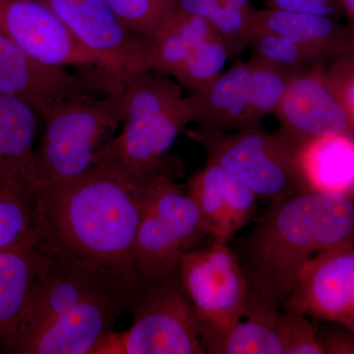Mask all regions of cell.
<instances>
[{
    "label": "cell",
    "instance_id": "5bb4252c",
    "mask_svg": "<svg viewBox=\"0 0 354 354\" xmlns=\"http://www.w3.org/2000/svg\"><path fill=\"white\" fill-rule=\"evenodd\" d=\"M274 115L279 129L299 144L327 135H354L323 64L291 79Z\"/></svg>",
    "mask_w": 354,
    "mask_h": 354
},
{
    "label": "cell",
    "instance_id": "3957f363",
    "mask_svg": "<svg viewBox=\"0 0 354 354\" xmlns=\"http://www.w3.org/2000/svg\"><path fill=\"white\" fill-rule=\"evenodd\" d=\"M44 254L43 271L26 301L12 348L36 332L69 346L91 341L111 329L129 308L136 281L132 277Z\"/></svg>",
    "mask_w": 354,
    "mask_h": 354
},
{
    "label": "cell",
    "instance_id": "5b68a950",
    "mask_svg": "<svg viewBox=\"0 0 354 354\" xmlns=\"http://www.w3.org/2000/svg\"><path fill=\"white\" fill-rule=\"evenodd\" d=\"M125 106L124 84L104 95L72 97L46 113L35 149L37 188L76 178L97 167L124 121Z\"/></svg>",
    "mask_w": 354,
    "mask_h": 354
},
{
    "label": "cell",
    "instance_id": "4fadbf2b",
    "mask_svg": "<svg viewBox=\"0 0 354 354\" xmlns=\"http://www.w3.org/2000/svg\"><path fill=\"white\" fill-rule=\"evenodd\" d=\"M283 307L339 324L354 334V244L312 258Z\"/></svg>",
    "mask_w": 354,
    "mask_h": 354
},
{
    "label": "cell",
    "instance_id": "8992f818",
    "mask_svg": "<svg viewBox=\"0 0 354 354\" xmlns=\"http://www.w3.org/2000/svg\"><path fill=\"white\" fill-rule=\"evenodd\" d=\"M132 325L109 333L92 354H203L199 322L178 269L141 283L131 310Z\"/></svg>",
    "mask_w": 354,
    "mask_h": 354
},
{
    "label": "cell",
    "instance_id": "44dd1931",
    "mask_svg": "<svg viewBox=\"0 0 354 354\" xmlns=\"http://www.w3.org/2000/svg\"><path fill=\"white\" fill-rule=\"evenodd\" d=\"M279 309L252 290L245 318L207 346L211 354H286L278 328Z\"/></svg>",
    "mask_w": 354,
    "mask_h": 354
},
{
    "label": "cell",
    "instance_id": "9a60e30c",
    "mask_svg": "<svg viewBox=\"0 0 354 354\" xmlns=\"http://www.w3.org/2000/svg\"><path fill=\"white\" fill-rule=\"evenodd\" d=\"M41 123L32 106L0 95V186L32 197L37 189L35 141Z\"/></svg>",
    "mask_w": 354,
    "mask_h": 354
},
{
    "label": "cell",
    "instance_id": "8fae6325",
    "mask_svg": "<svg viewBox=\"0 0 354 354\" xmlns=\"http://www.w3.org/2000/svg\"><path fill=\"white\" fill-rule=\"evenodd\" d=\"M57 14L75 38L122 83L150 70L149 39L123 25L108 0H41ZM152 71V70H151Z\"/></svg>",
    "mask_w": 354,
    "mask_h": 354
},
{
    "label": "cell",
    "instance_id": "1f68e13d",
    "mask_svg": "<svg viewBox=\"0 0 354 354\" xmlns=\"http://www.w3.org/2000/svg\"><path fill=\"white\" fill-rule=\"evenodd\" d=\"M268 7L325 16L333 19H337L344 14L341 0H268Z\"/></svg>",
    "mask_w": 354,
    "mask_h": 354
},
{
    "label": "cell",
    "instance_id": "e575fe53",
    "mask_svg": "<svg viewBox=\"0 0 354 354\" xmlns=\"http://www.w3.org/2000/svg\"><path fill=\"white\" fill-rule=\"evenodd\" d=\"M351 50H353V51H354V35H353V41H351Z\"/></svg>",
    "mask_w": 354,
    "mask_h": 354
},
{
    "label": "cell",
    "instance_id": "d6a6232c",
    "mask_svg": "<svg viewBox=\"0 0 354 354\" xmlns=\"http://www.w3.org/2000/svg\"><path fill=\"white\" fill-rule=\"evenodd\" d=\"M324 354H354V334L341 329H328L318 335Z\"/></svg>",
    "mask_w": 354,
    "mask_h": 354
},
{
    "label": "cell",
    "instance_id": "30bf717a",
    "mask_svg": "<svg viewBox=\"0 0 354 354\" xmlns=\"http://www.w3.org/2000/svg\"><path fill=\"white\" fill-rule=\"evenodd\" d=\"M124 87L104 71L69 72L41 64L0 32V95L22 100L43 118L55 104Z\"/></svg>",
    "mask_w": 354,
    "mask_h": 354
},
{
    "label": "cell",
    "instance_id": "9c48e42d",
    "mask_svg": "<svg viewBox=\"0 0 354 354\" xmlns=\"http://www.w3.org/2000/svg\"><path fill=\"white\" fill-rule=\"evenodd\" d=\"M178 271L206 348L245 318L252 286L228 242L213 241L205 248L186 251L179 259Z\"/></svg>",
    "mask_w": 354,
    "mask_h": 354
},
{
    "label": "cell",
    "instance_id": "7c38bea8",
    "mask_svg": "<svg viewBox=\"0 0 354 354\" xmlns=\"http://www.w3.org/2000/svg\"><path fill=\"white\" fill-rule=\"evenodd\" d=\"M0 32L41 64L106 72L41 0H0Z\"/></svg>",
    "mask_w": 354,
    "mask_h": 354
},
{
    "label": "cell",
    "instance_id": "ffe728a7",
    "mask_svg": "<svg viewBox=\"0 0 354 354\" xmlns=\"http://www.w3.org/2000/svg\"><path fill=\"white\" fill-rule=\"evenodd\" d=\"M215 32L204 18L174 10L149 39L150 70L176 78L198 44Z\"/></svg>",
    "mask_w": 354,
    "mask_h": 354
},
{
    "label": "cell",
    "instance_id": "484cf974",
    "mask_svg": "<svg viewBox=\"0 0 354 354\" xmlns=\"http://www.w3.org/2000/svg\"><path fill=\"white\" fill-rule=\"evenodd\" d=\"M230 57L227 44L215 32L198 44L174 79L192 92L204 90L221 76Z\"/></svg>",
    "mask_w": 354,
    "mask_h": 354
},
{
    "label": "cell",
    "instance_id": "f546056e",
    "mask_svg": "<svg viewBox=\"0 0 354 354\" xmlns=\"http://www.w3.org/2000/svg\"><path fill=\"white\" fill-rule=\"evenodd\" d=\"M225 188L228 220L232 234L234 235L250 220L258 197L241 179L227 171Z\"/></svg>",
    "mask_w": 354,
    "mask_h": 354
},
{
    "label": "cell",
    "instance_id": "ba28073f",
    "mask_svg": "<svg viewBox=\"0 0 354 354\" xmlns=\"http://www.w3.org/2000/svg\"><path fill=\"white\" fill-rule=\"evenodd\" d=\"M209 235L196 204L174 174L157 177L146 190L131 252V272L150 283L178 269L179 259Z\"/></svg>",
    "mask_w": 354,
    "mask_h": 354
},
{
    "label": "cell",
    "instance_id": "277c9868",
    "mask_svg": "<svg viewBox=\"0 0 354 354\" xmlns=\"http://www.w3.org/2000/svg\"><path fill=\"white\" fill-rule=\"evenodd\" d=\"M124 84L122 130L104 148L99 164L148 187L157 177L172 174L167 155L191 122L189 111L183 86L171 77L148 70Z\"/></svg>",
    "mask_w": 354,
    "mask_h": 354
},
{
    "label": "cell",
    "instance_id": "603a6c76",
    "mask_svg": "<svg viewBox=\"0 0 354 354\" xmlns=\"http://www.w3.org/2000/svg\"><path fill=\"white\" fill-rule=\"evenodd\" d=\"M225 177V169L207 160L205 167L188 181V194L213 241L228 242L234 236L227 215Z\"/></svg>",
    "mask_w": 354,
    "mask_h": 354
},
{
    "label": "cell",
    "instance_id": "7a4b0ae2",
    "mask_svg": "<svg viewBox=\"0 0 354 354\" xmlns=\"http://www.w3.org/2000/svg\"><path fill=\"white\" fill-rule=\"evenodd\" d=\"M354 244V197L306 190L272 203L241 247L253 292L283 307L305 265L318 254Z\"/></svg>",
    "mask_w": 354,
    "mask_h": 354
},
{
    "label": "cell",
    "instance_id": "d4e9b609",
    "mask_svg": "<svg viewBox=\"0 0 354 354\" xmlns=\"http://www.w3.org/2000/svg\"><path fill=\"white\" fill-rule=\"evenodd\" d=\"M39 249L32 197L0 186V250Z\"/></svg>",
    "mask_w": 354,
    "mask_h": 354
},
{
    "label": "cell",
    "instance_id": "7402d4cb",
    "mask_svg": "<svg viewBox=\"0 0 354 354\" xmlns=\"http://www.w3.org/2000/svg\"><path fill=\"white\" fill-rule=\"evenodd\" d=\"M176 10L208 21L227 44L234 59L250 46L254 10L249 0H176Z\"/></svg>",
    "mask_w": 354,
    "mask_h": 354
},
{
    "label": "cell",
    "instance_id": "83f0119b",
    "mask_svg": "<svg viewBox=\"0 0 354 354\" xmlns=\"http://www.w3.org/2000/svg\"><path fill=\"white\" fill-rule=\"evenodd\" d=\"M123 25L137 36L151 39L176 10V0H108Z\"/></svg>",
    "mask_w": 354,
    "mask_h": 354
},
{
    "label": "cell",
    "instance_id": "4dcf8cb0",
    "mask_svg": "<svg viewBox=\"0 0 354 354\" xmlns=\"http://www.w3.org/2000/svg\"><path fill=\"white\" fill-rule=\"evenodd\" d=\"M327 72L335 94L354 125V64L344 58Z\"/></svg>",
    "mask_w": 354,
    "mask_h": 354
},
{
    "label": "cell",
    "instance_id": "cb8c5ba5",
    "mask_svg": "<svg viewBox=\"0 0 354 354\" xmlns=\"http://www.w3.org/2000/svg\"><path fill=\"white\" fill-rule=\"evenodd\" d=\"M249 48H253L252 57L290 77L309 71L330 57L313 46L269 34L254 35Z\"/></svg>",
    "mask_w": 354,
    "mask_h": 354
},
{
    "label": "cell",
    "instance_id": "d6986e66",
    "mask_svg": "<svg viewBox=\"0 0 354 354\" xmlns=\"http://www.w3.org/2000/svg\"><path fill=\"white\" fill-rule=\"evenodd\" d=\"M258 34L274 35L299 41L322 50L329 57L346 55L351 48L354 35L349 36V32L333 18L270 7L254 11L251 38Z\"/></svg>",
    "mask_w": 354,
    "mask_h": 354
},
{
    "label": "cell",
    "instance_id": "4316f807",
    "mask_svg": "<svg viewBox=\"0 0 354 354\" xmlns=\"http://www.w3.org/2000/svg\"><path fill=\"white\" fill-rule=\"evenodd\" d=\"M249 77V95L254 116L260 121L274 114L293 77L252 57Z\"/></svg>",
    "mask_w": 354,
    "mask_h": 354
},
{
    "label": "cell",
    "instance_id": "836d02e7",
    "mask_svg": "<svg viewBox=\"0 0 354 354\" xmlns=\"http://www.w3.org/2000/svg\"><path fill=\"white\" fill-rule=\"evenodd\" d=\"M344 12L354 26V0H341Z\"/></svg>",
    "mask_w": 354,
    "mask_h": 354
},
{
    "label": "cell",
    "instance_id": "2e32d148",
    "mask_svg": "<svg viewBox=\"0 0 354 354\" xmlns=\"http://www.w3.org/2000/svg\"><path fill=\"white\" fill-rule=\"evenodd\" d=\"M251 64L236 60L209 87L185 97L191 122L216 131H237L259 127L249 95Z\"/></svg>",
    "mask_w": 354,
    "mask_h": 354
},
{
    "label": "cell",
    "instance_id": "e0dca14e",
    "mask_svg": "<svg viewBox=\"0 0 354 354\" xmlns=\"http://www.w3.org/2000/svg\"><path fill=\"white\" fill-rule=\"evenodd\" d=\"M298 165L305 189L354 197V135L304 142L298 149Z\"/></svg>",
    "mask_w": 354,
    "mask_h": 354
},
{
    "label": "cell",
    "instance_id": "ac0fdd59",
    "mask_svg": "<svg viewBox=\"0 0 354 354\" xmlns=\"http://www.w3.org/2000/svg\"><path fill=\"white\" fill-rule=\"evenodd\" d=\"M44 261L46 254L39 249L0 250V351L10 353L26 301Z\"/></svg>",
    "mask_w": 354,
    "mask_h": 354
},
{
    "label": "cell",
    "instance_id": "6da1fadb",
    "mask_svg": "<svg viewBox=\"0 0 354 354\" xmlns=\"http://www.w3.org/2000/svg\"><path fill=\"white\" fill-rule=\"evenodd\" d=\"M147 188L104 164L76 178L39 186L32 196L39 250L135 279L132 247Z\"/></svg>",
    "mask_w": 354,
    "mask_h": 354
},
{
    "label": "cell",
    "instance_id": "f1b7e54d",
    "mask_svg": "<svg viewBox=\"0 0 354 354\" xmlns=\"http://www.w3.org/2000/svg\"><path fill=\"white\" fill-rule=\"evenodd\" d=\"M278 328L286 354H324L315 328L305 314L279 312Z\"/></svg>",
    "mask_w": 354,
    "mask_h": 354
},
{
    "label": "cell",
    "instance_id": "52a82bcc",
    "mask_svg": "<svg viewBox=\"0 0 354 354\" xmlns=\"http://www.w3.org/2000/svg\"><path fill=\"white\" fill-rule=\"evenodd\" d=\"M187 135L205 149L207 160L241 179L258 199L278 202L306 191L298 165L301 144L281 129L225 132L199 127Z\"/></svg>",
    "mask_w": 354,
    "mask_h": 354
}]
</instances>
